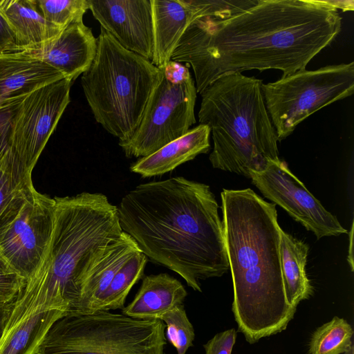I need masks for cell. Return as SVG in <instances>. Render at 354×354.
Returning a JSON list of instances; mask_svg holds the SVG:
<instances>
[{"instance_id": "31", "label": "cell", "mask_w": 354, "mask_h": 354, "mask_svg": "<svg viewBox=\"0 0 354 354\" xmlns=\"http://www.w3.org/2000/svg\"><path fill=\"white\" fill-rule=\"evenodd\" d=\"M13 302L0 304V340L7 324L13 306Z\"/></svg>"}, {"instance_id": "33", "label": "cell", "mask_w": 354, "mask_h": 354, "mask_svg": "<svg viewBox=\"0 0 354 354\" xmlns=\"http://www.w3.org/2000/svg\"><path fill=\"white\" fill-rule=\"evenodd\" d=\"M353 223H352L351 231L349 232V247L348 261L350 264L351 271H353Z\"/></svg>"}, {"instance_id": "6", "label": "cell", "mask_w": 354, "mask_h": 354, "mask_svg": "<svg viewBox=\"0 0 354 354\" xmlns=\"http://www.w3.org/2000/svg\"><path fill=\"white\" fill-rule=\"evenodd\" d=\"M95 57L82 87L95 121L119 142L138 129L161 68L123 48L100 28Z\"/></svg>"}, {"instance_id": "3", "label": "cell", "mask_w": 354, "mask_h": 354, "mask_svg": "<svg viewBox=\"0 0 354 354\" xmlns=\"http://www.w3.org/2000/svg\"><path fill=\"white\" fill-rule=\"evenodd\" d=\"M221 196L234 290L232 310L239 330L254 344L284 330L297 309L288 304L284 292L276 205L250 188L223 189Z\"/></svg>"}, {"instance_id": "7", "label": "cell", "mask_w": 354, "mask_h": 354, "mask_svg": "<svg viewBox=\"0 0 354 354\" xmlns=\"http://www.w3.org/2000/svg\"><path fill=\"white\" fill-rule=\"evenodd\" d=\"M165 330L160 319L68 312L50 328L37 354H163Z\"/></svg>"}, {"instance_id": "30", "label": "cell", "mask_w": 354, "mask_h": 354, "mask_svg": "<svg viewBox=\"0 0 354 354\" xmlns=\"http://www.w3.org/2000/svg\"><path fill=\"white\" fill-rule=\"evenodd\" d=\"M21 53L17 36L0 12V55Z\"/></svg>"}, {"instance_id": "1", "label": "cell", "mask_w": 354, "mask_h": 354, "mask_svg": "<svg viewBox=\"0 0 354 354\" xmlns=\"http://www.w3.org/2000/svg\"><path fill=\"white\" fill-rule=\"evenodd\" d=\"M341 28L328 1H227L187 27L171 60L192 68L200 94L225 73L277 69L286 76L306 69Z\"/></svg>"}, {"instance_id": "25", "label": "cell", "mask_w": 354, "mask_h": 354, "mask_svg": "<svg viewBox=\"0 0 354 354\" xmlns=\"http://www.w3.org/2000/svg\"><path fill=\"white\" fill-rule=\"evenodd\" d=\"M353 330L348 322L335 316L312 334L309 354H344L353 346Z\"/></svg>"}, {"instance_id": "14", "label": "cell", "mask_w": 354, "mask_h": 354, "mask_svg": "<svg viewBox=\"0 0 354 354\" xmlns=\"http://www.w3.org/2000/svg\"><path fill=\"white\" fill-rule=\"evenodd\" d=\"M97 48V39L83 20L71 24L51 40L21 53L36 58L74 82L88 69Z\"/></svg>"}, {"instance_id": "23", "label": "cell", "mask_w": 354, "mask_h": 354, "mask_svg": "<svg viewBox=\"0 0 354 354\" xmlns=\"http://www.w3.org/2000/svg\"><path fill=\"white\" fill-rule=\"evenodd\" d=\"M65 314L58 310H45L24 318L3 333L0 354H37L50 328Z\"/></svg>"}, {"instance_id": "13", "label": "cell", "mask_w": 354, "mask_h": 354, "mask_svg": "<svg viewBox=\"0 0 354 354\" xmlns=\"http://www.w3.org/2000/svg\"><path fill=\"white\" fill-rule=\"evenodd\" d=\"M101 28L123 48L151 62L153 32L151 0H88Z\"/></svg>"}, {"instance_id": "22", "label": "cell", "mask_w": 354, "mask_h": 354, "mask_svg": "<svg viewBox=\"0 0 354 354\" xmlns=\"http://www.w3.org/2000/svg\"><path fill=\"white\" fill-rule=\"evenodd\" d=\"M0 12L14 30L21 53L51 40L62 31L44 19L32 0H0Z\"/></svg>"}, {"instance_id": "28", "label": "cell", "mask_w": 354, "mask_h": 354, "mask_svg": "<svg viewBox=\"0 0 354 354\" xmlns=\"http://www.w3.org/2000/svg\"><path fill=\"white\" fill-rule=\"evenodd\" d=\"M25 283L26 280L0 252V304L14 301Z\"/></svg>"}, {"instance_id": "27", "label": "cell", "mask_w": 354, "mask_h": 354, "mask_svg": "<svg viewBox=\"0 0 354 354\" xmlns=\"http://www.w3.org/2000/svg\"><path fill=\"white\" fill-rule=\"evenodd\" d=\"M160 320L165 325L166 337L176 349L177 354H185L193 346L195 333L183 304L163 315Z\"/></svg>"}, {"instance_id": "5", "label": "cell", "mask_w": 354, "mask_h": 354, "mask_svg": "<svg viewBox=\"0 0 354 354\" xmlns=\"http://www.w3.org/2000/svg\"><path fill=\"white\" fill-rule=\"evenodd\" d=\"M262 80L241 73L221 75L202 93L200 124L211 130L214 169L250 178L278 161V138L267 111Z\"/></svg>"}, {"instance_id": "12", "label": "cell", "mask_w": 354, "mask_h": 354, "mask_svg": "<svg viewBox=\"0 0 354 354\" xmlns=\"http://www.w3.org/2000/svg\"><path fill=\"white\" fill-rule=\"evenodd\" d=\"M250 178L264 197L284 209L317 239L347 232L284 161H271L263 171L250 172Z\"/></svg>"}, {"instance_id": "11", "label": "cell", "mask_w": 354, "mask_h": 354, "mask_svg": "<svg viewBox=\"0 0 354 354\" xmlns=\"http://www.w3.org/2000/svg\"><path fill=\"white\" fill-rule=\"evenodd\" d=\"M55 201L33 189L19 214L0 234V252L26 281L40 265L52 236Z\"/></svg>"}, {"instance_id": "9", "label": "cell", "mask_w": 354, "mask_h": 354, "mask_svg": "<svg viewBox=\"0 0 354 354\" xmlns=\"http://www.w3.org/2000/svg\"><path fill=\"white\" fill-rule=\"evenodd\" d=\"M160 68V80L138 129L129 139L118 143L129 158L154 153L185 135L196 122L197 91L188 67L171 60Z\"/></svg>"}, {"instance_id": "17", "label": "cell", "mask_w": 354, "mask_h": 354, "mask_svg": "<svg viewBox=\"0 0 354 354\" xmlns=\"http://www.w3.org/2000/svg\"><path fill=\"white\" fill-rule=\"evenodd\" d=\"M210 132L207 124H200L154 153L140 158L130 167V170L143 178L171 171L198 155L207 153L210 149Z\"/></svg>"}, {"instance_id": "32", "label": "cell", "mask_w": 354, "mask_h": 354, "mask_svg": "<svg viewBox=\"0 0 354 354\" xmlns=\"http://www.w3.org/2000/svg\"><path fill=\"white\" fill-rule=\"evenodd\" d=\"M6 130L0 127V159L5 153L10 149L6 137Z\"/></svg>"}, {"instance_id": "21", "label": "cell", "mask_w": 354, "mask_h": 354, "mask_svg": "<svg viewBox=\"0 0 354 354\" xmlns=\"http://www.w3.org/2000/svg\"><path fill=\"white\" fill-rule=\"evenodd\" d=\"M279 249L286 299L290 306L297 308L314 292L306 272L309 247L281 228Z\"/></svg>"}, {"instance_id": "35", "label": "cell", "mask_w": 354, "mask_h": 354, "mask_svg": "<svg viewBox=\"0 0 354 354\" xmlns=\"http://www.w3.org/2000/svg\"><path fill=\"white\" fill-rule=\"evenodd\" d=\"M163 354H165V353H163Z\"/></svg>"}, {"instance_id": "2", "label": "cell", "mask_w": 354, "mask_h": 354, "mask_svg": "<svg viewBox=\"0 0 354 354\" xmlns=\"http://www.w3.org/2000/svg\"><path fill=\"white\" fill-rule=\"evenodd\" d=\"M118 207L122 230L150 261L201 292L230 270L218 204L209 185L182 176L140 184Z\"/></svg>"}, {"instance_id": "20", "label": "cell", "mask_w": 354, "mask_h": 354, "mask_svg": "<svg viewBox=\"0 0 354 354\" xmlns=\"http://www.w3.org/2000/svg\"><path fill=\"white\" fill-rule=\"evenodd\" d=\"M31 174L10 149L0 159V234L17 216L35 189Z\"/></svg>"}, {"instance_id": "18", "label": "cell", "mask_w": 354, "mask_h": 354, "mask_svg": "<svg viewBox=\"0 0 354 354\" xmlns=\"http://www.w3.org/2000/svg\"><path fill=\"white\" fill-rule=\"evenodd\" d=\"M187 295L183 285L167 273L150 274L142 279L133 301L122 314L137 319H161L163 315L183 305Z\"/></svg>"}, {"instance_id": "4", "label": "cell", "mask_w": 354, "mask_h": 354, "mask_svg": "<svg viewBox=\"0 0 354 354\" xmlns=\"http://www.w3.org/2000/svg\"><path fill=\"white\" fill-rule=\"evenodd\" d=\"M54 199V228L46 252L14 301L10 323L41 310H73L88 269L122 232L117 206L102 193Z\"/></svg>"}, {"instance_id": "24", "label": "cell", "mask_w": 354, "mask_h": 354, "mask_svg": "<svg viewBox=\"0 0 354 354\" xmlns=\"http://www.w3.org/2000/svg\"><path fill=\"white\" fill-rule=\"evenodd\" d=\"M147 261V257L140 250L131 255L116 272L106 290L86 313L123 309L131 289L142 277Z\"/></svg>"}, {"instance_id": "8", "label": "cell", "mask_w": 354, "mask_h": 354, "mask_svg": "<svg viewBox=\"0 0 354 354\" xmlns=\"http://www.w3.org/2000/svg\"><path fill=\"white\" fill-rule=\"evenodd\" d=\"M266 107L278 141L304 120L354 91V62L303 69L261 84Z\"/></svg>"}, {"instance_id": "29", "label": "cell", "mask_w": 354, "mask_h": 354, "mask_svg": "<svg viewBox=\"0 0 354 354\" xmlns=\"http://www.w3.org/2000/svg\"><path fill=\"white\" fill-rule=\"evenodd\" d=\"M236 335L234 328L216 334L203 345L205 354H232Z\"/></svg>"}, {"instance_id": "16", "label": "cell", "mask_w": 354, "mask_h": 354, "mask_svg": "<svg viewBox=\"0 0 354 354\" xmlns=\"http://www.w3.org/2000/svg\"><path fill=\"white\" fill-rule=\"evenodd\" d=\"M153 54L151 63L160 68L169 62L187 27L197 19L186 0H151Z\"/></svg>"}, {"instance_id": "26", "label": "cell", "mask_w": 354, "mask_h": 354, "mask_svg": "<svg viewBox=\"0 0 354 354\" xmlns=\"http://www.w3.org/2000/svg\"><path fill=\"white\" fill-rule=\"evenodd\" d=\"M33 4L50 24L63 30L69 25L83 20L89 10L88 0H32Z\"/></svg>"}, {"instance_id": "19", "label": "cell", "mask_w": 354, "mask_h": 354, "mask_svg": "<svg viewBox=\"0 0 354 354\" xmlns=\"http://www.w3.org/2000/svg\"><path fill=\"white\" fill-rule=\"evenodd\" d=\"M140 250L133 238L122 231L88 269L80 288L75 308L69 312L84 313L106 290L124 262Z\"/></svg>"}, {"instance_id": "34", "label": "cell", "mask_w": 354, "mask_h": 354, "mask_svg": "<svg viewBox=\"0 0 354 354\" xmlns=\"http://www.w3.org/2000/svg\"><path fill=\"white\" fill-rule=\"evenodd\" d=\"M344 354H354V353H353V350H350V351H348V352H346V353H344Z\"/></svg>"}, {"instance_id": "15", "label": "cell", "mask_w": 354, "mask_h": 354, "mask_svg": "<svg viewBox=\"0 0 354 354\" xmlns=\"http://www.w3.org/2000/svg\"><path fill=\"white\" fill-rule=\"evenodd\" d=\"M64 78L53 67L21 53L0 55V109Z\"/></svg>"}, {"instance_id": "10", "label": "cell", "mask_w": 354, "mask_h": 354, "mask_svg": "<svg viewBox=\"0 0 354 354\" xmlns=\"http://www.w3.org/2000/svg\"><path fill=\"white\" fill-rule=\"evenodd\" d=\"M73 82L67 78L53 82L10 105L8 144L30 173L70 102Z\"/></svg>"}]
</instances>
